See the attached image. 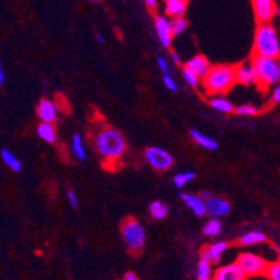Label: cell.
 <instances>
[{
	"mask_svg": "<svg viewBox=\"0 0 280 280\" xmlns=\"http://www.w3.org/2000/svg\"><path fill=\"white\" fill-rule=\"evenodd\" d=\"M94 147L105 163H115L126 153L127 143L118 129L104 125L95 133Z\"/></svg>",
	"mask_w": 280,
	"mask_h": 280,
	"instance_id": "6da1fadb",
	"label": "cell"
},
{
	"mask_svg": "<svg viewBox=\"0 0 280 280\" xmlns=\"http://www.w3.org/2000/svg\"><path fill=\"white\" fill-rule=\"evenodd\" d=\"M237 83L235 80V66L230 64H216L211 66L206 76L202 79L203 89L209 95H222L231 90Z\"/></svg>",
	"mask_w": 280,
	"mask_h": 280,
	"instance_id": "7a4b0ae2",
	"label": "cell"
},
{
	"mask_svg": "<svg viewBox=\"0 0 280 280\" xmlns=\"http://www.w3.org/2000/svg\"><path fill=\"white\" fill-rule=\"evenodd\" d=\"M254 55L262 58H279L280 41L277 32L269 23L259 24L255 31Z\"/></svg>",
	"mask_w": 280,
	"mask_h": 280,
	"instance_id": "3957f363",
	"label": "cell"
},
{
	"mask_svg": "<svg viewBox=\"0 0 280 280\" xmlns=\"http://www.w3.org/2000/svg\"><path fill=\"white\" fill-rule=\"evenodd\" d=\"M256 79L262 89H268L270 85L277 84L280 81V60L277 58H262V56H254L252 60Z\"/></svg>",
	"mask_w": 280,
	"mask_h": 280,
	"instance_id": "277c9868",
	"label": "cell"
},
{
	"mask_svg": "<svg viewBox=\"0 0 280 280\" xmlns=\"http://www.w3.org/2000/svg\"><path fill=\"white\" fill-rule=\"evenodd\" d=\"M121 231L126 248L132 254H140V251L146 243V233H144V228H143L142 224L138 220L129 217L122 223Z\"/></svg>",
	"mask_w": 280,
	"mask_h": 280,
	"instance_id": "5b68a950",
	"label": "cell"
},
{
	"mask_svg": "<svg viewBox=\"0 0 280 280\" xmlns=\"http://www.w3.org/2000/svg\"><path fill=\"white\" fill-rule=\"evenodd\" d=\"M238 266L244 270L247 277H258V276H265L268 262L262 256H259L252 252H241L238 255L237 261Z\"/></svg>",
	"mask_w": 280,
	"mask_h": 280,
	"instance_id": "8992f818",
	"label": "cell"
},
{
	"mask_svg": "<svg viewBox=\"0 0 280 280\" xmlns=\"http://www.w3.org/2000/svg\"><path fill=\"white\" fill-rule=\"evenodd\" d=\"M144 159L147 161V164L156 171L159 173H165L168 171L173 164H174V157L161 147L157 146H152L144 150Z\"/></svg>",
	"mask_w": 280,
	"mask_h": 280,
	"instance_id": "52a82bcc",
	"label": "cell"
},
{
	"mask_svg": "<svg viewBox=\"0 0 280 280\" xmlns=\"http://www.w3.org/2000/svg\"><path fill=\"white\" fill-rule=\"evenodd\" d=\"M256 21L259 24L269 23L277 11L276 0H251Z\"/></svg>",
	"mask_w": 280,
	"mask_h": 280,
	"instance_id": "ba28073f",
	"label": "cell"
},
{
	"mask_svg": "<svg viewBox=\"0 0 280 280\" xmlns=\"http://www.w3.org/2000/svg\"><path fill=\"white\" fill-rule=\"evenodd\" d=\"M211 280H247V275L238 266L237 262H233V264L219 266L213 272Z\"/></svg>",
	"mask_w": 280,
	"mask_h": 280,
	"instance_id": "9c48e42d",
	"label": "cell"
},
{
	"mask_svg": "<svg viewBox=\"0 0 280 280\" xmlns=\"http://www.w3.org/2000/svg\"><path fill=\"white\" fill-rule=\"evenodd\" d=\"M154 28H156V34L159 37L160 44L164 48L171 47L173 42V30H171V23L165 16H157L154 18Z\"/></svg>",
	"mask_w": 280,
	"mask_h": 280,
	"instance_id": "30bf717a",
	"label": "cell"
},
{
	"mask_svg": "<svg viewBox=\"0 0 280 280\" xmlns=\"http://www.w3.org/2000/svg\"><path fill=\"white\" fill-rule=\"evenodd\" d=\"M230 210H231L230 203L226 199L219 198V196H213L211 199H209L206 202L207 214L210 217H214V219H220V217L227 216Z\"/></svg>",
	"mask_w": 280,
	"mask_h": 280,
	"instance_id": "8fae6325",
	"label": "cell"
},
{
	"mask_svg": "<svg viewBox=\"0 0 280 280\" xmlns=\"http://www.w3.org/2000/svg\"><path fill=\"white\" fill-rule=\"evenodd\" d=\"M37 115L41 122H48V123H55L58 118V105L53 101L44 98L39 101L37 106Z\"/></svg>",
	"mask_w": 280,
	"mask_h": 280,
	"instance_id": "7c38bea8",
	"label": "cell"
},
{
	"mask_svg": "<svg viewBox=\"0 0 280 280\" xmlns=\"http://www.w3.org/2000/svg\"><path fill=\"white\" fill-rule=\"evenodd\" d=\"M181 201L189 207V210L195 214L196 217H203L206 214V202L202 199L199 195L193 193H181Z\"/></svg>",
	"mask_w": 280,
	"mask_h": 280,
	"instance_id": "4fadbf2b",
	"label": "cell"
},
{
	"mask_svg": "<svg viewBox=\"0 0 280 280\" xmlns=\"http://www.w3.org/2000/svg\"><path fill=\"white\" fill-rule=\"evenodd\" d=\"M210 68V62L203 55H196L193 58H190L188 62H185V69L190 70L192 73H195L201 80L206 76Z\"/></svg>",
	"mask_w": 280,
	"mask_h": 280,
	"instance_id": "5bb4252c",
	"label": "cell"
},
{
	"mask_svg": "<svg viewBox=\"0 0 280 280\" xmlns=\"http://www.w3.org/2000/svg\"><path fill=\"white\" fill-rule=\"evenodd\" d=\"M235 80L237 83H241L244 85L256 84V72L252 63H243L240 66H235Z\"/></svg>",
	"mask_w": 280,
	"mask_h": 280,
	"instance_id": "9a60e30c",
	"label": "cell"
},
{
	"mask_svg": "<svg viewBox=\"0 0 280 280\" xmlns=\"http://www.w3.org/2000/svg\"><path fill=\"white\" fill-rule=\"evenodd\" d=\"M213 270H211V261L206 252V248L202 249L198 269H196V279L198 280H211Z\"/></svg>",
	"mask_w": 280,
	"mask_h": 280,
	"instance_id": "2e32d148",
	"label": "cell"
},
{
	"mask_svg": "<svg viewBox=\"0 0 280 280\" xmlns=\"http://www.w3.org/2000/svg\"><path fill=\"white\" fill-rule=\"evenodd\" d=\"M190 138H192V140H193L196 144H199L201 147L206 148L209 152H214V150H217V147H219V144H217V142L214 139L210 138V136H207V135H203V133H201L199 131H196V129H192V131H190Z\"/></svg>",
	"mask_w": 280,
	"mask_h": 280,
	"instance_id": "e0dca14e",
	"label": "cell"
},
{
	"mask_svg": "<svg viewBox=\"0 0 280 280\" xmlns=\"http://www.w3.org/2000/svg\"><path fill=\"white\" fill-rule=\"evenodd\" d=\"M188 0H165V14L169 17H181L185 14Z\"/></svg>",
	"mask_w": 280,
	"mask_h": 280,
	"instance_id": "ac0fdd59",
	"label": "cell"
},
{
	"mask_svg": "<svg viewBox=\"0 0 280 280\" xmlns=\"http://www.w3.org/2000/svg\"><path fill=\"white\" fill-rule=\"evenodd\" d=\"M37 133L44 142L53 144L56 142V127L53 123H48V122H41L37 126Z\"/></svg>",
	"mask_w": 280,
	"mask_h": 280,
	"instance_id": "d6986e66",
	"label": "cell"
},
{
	"mask_svg": "<svg viewBox=\"0 0 280 280\" xmlns=\"http://www.w3.org/2000/svg\"><path fill=\"white\" fill-rule=\"evenodd\" d=\"M206 248V252L210 258L211 264H219L222 261L223 255L227 251L228 244L226 241H219V243H214L209 245V247H205Z\"/></svg>",
	"mask_w": 280,
	"mask_h": 280,
	"instance_id": "ffe728a7",
	"label": "cell"
},
{
	"mask_svg": "<svg viewBox=\"0 0 280 280\" xmlns=\"http://www.w3.org/2000/svg\"><path fill=\"white\" fill-rule=\"evenodd\" d=\"M0 156H2V161H3L11 171H14V173H20V171H21V161L17 159L16 156L11 153L9 148H2Z\"/></svg>",
	"mask_w": 280,
	"mask_h": 280,
	"instance_id": "44dd1931",
	"label": "cell"
},
{
	"mask_svg": "<svg viewBox=\"0 0 280 280\" xmlns=\"http://www.w3.org/2000/svg\"><path fill=\"white\" fill-rule=\"evenodd\" d=\"M266 241V235L261 231H249V233L243 234L240 237L238 243L244 245V247H251V245H258Z\"/></svg>",
	"mask_w": 280,
	"mask_h": 280,
	"instance_id": "7402d4cb",
	"label": "cell"
},
{
	"mask_svg": "<svg viewBox=\"0 0 280 280\" xmlns=\"http://www.w3.org/2000/svg\"><path fill=\"white\" fill-rule=\"evenodd\" d=\"M70 150H72V154L74 157L80 161H84L87 159V153H85L84 144H83V139L80 136L79 133H74L73 139H72V143H70Z\"/></svg>",
	"mask_w": 280,
	"mask_h": 280,
	"instance_id": "603a6c76",
	"label": "cell"
},
{
	"mask_svg": "<svg viewBox=\"0 0 280 280\" xmlns=\"http://www.w3.org/2000/svg\"><path fill=\"white\" fill-rule=\"evenodd\" d=\"M209 104L213 110H216V111L222 112V114H231L235 110V106L230 102L226 98H223V97H213L210 101H209Z\"/></svg>",
	"mask_w": 280,
	"mask_h": 280,
	"instance_id": "cb8c5ba5",
	"label": "cell"
},
{
	"mask_svg": "<svg viewBox=\"0 0 280 280\" xmlns=\"http://www.w3.org/2000/svg\"><path fill=\"white\" fill-rule=\"evenodd\" d=\"M148 213L156 220H164L165 217L168 216V206L165 203H163V202L154 201L148 206Z\"/></svg>",
	"mask_w": 280,
	"mask_h": 280,
	"instance_id": "d4e9b609",
	"label": "cell"
},
{
	"mask_svg": "<svg viewBox=\"0 0 280 280\" xmlns=\"http://www.w3.org/2000/svg\"><path fill=\"white\" fill-rule=\"evenodd\" d=\"M222 231V223L214 217H211L210 220H207L203 226V234L206 237H216Z\"/></svg>",
	"mask_w": 280,
	"mask_h": 280,
	"instance_id": "484cf974",
	"label": "cell"
},
{
	"mask_svg": "<svg viewBox=\"0 0 280 280\" xmlns=\"http://www.w3.org/2000/svg\"><path fill=\"white\" fill-rule=\"evenodd\" d=\"M169 23H171V30H173L174 37H178L181 34H184L186 31V28H188V21H186V18L184 16L173 17Z\"/></svg>",
	"mask_w": 280,
	"mask_h": 280,
	"instance_id": "4316f807",
	"label": "cell"
},
{
	"mask_svg": "<svg viewBox=\"0 0 280 280\" xmlns=\"http://www.w3.org/2000/svg\"><path fill=\"white\" fill-rule=\"evenodd\" d=\"M195 177L196 173H193V171H185V173H178L173 181H174V185L181 189V188H184V186L195 180Z\"/></svg>",
	"mask_w": 280,
	"mask_h": 280,
	"instance_id": "83f0119b",
	"label": "cell"
},
{
	"mask_svg": "<svg viewBox=\"0 0 280 280\" xmlns=\"http://www.w3.org/2000/svg\"><path fill=\"white\" fill-rule=\"evenodd\" d=\"M265 276L269 280H280V261L268 265Z\"/></svg>",
	"mask_w": 280,
	"mask_h": 280,
	"instance_id": "f1b7e54d",
	"label": "cell"
},
{
	"mask_svg": "<svg viewBox=\"0 0 280 280\" xmlns=\"http://www.w3.org/2000/svg\"><path fill=\"white\" fill-rule=\"evenodd\" d=\"M235 114L238 115H243V117H252V115H256L259 112V110L252 104H244V105L237 106L235 110H234Z\"/></svg>",
	"mask_w": 280,
	"mask_h": 280,
	"instance_id": "f546056e",
	"label": "cell"
},
{
	"mask_svg": "<svg viewBox=\"0 0 280 280\" xmlns=\"http://www.w3.org/2000/svg\"><path fill=\"white\" fill-rule=\"evenodd\" d=\"M182 77H184V80H185L186 83H188L190 87H193V89H196V87L199 85V81H201V79H199L195 73H192L190 70L185 69V68L182 70Z\"/></svg>",
	"mask_w": 280,
	"mask_h": 280,
	"instance_id": "4dcf8cb0",
	"label": "cell"
},
{
	"mask_svg": "<svg viewBox=\"0 0 280 280\" xmlns=\"http://www.w3.org/2000/svg\"><path fill=\"white\" fill-rule=\"evenodd\" d=\"M163 84L165 85L169 91H173V93H175V91L178 90V85L175 83V80L173 79L168 73L163 74Z\"/></svg>",
	"mask_w": 280,
	"mask_h": 280,
	"instance_id": "1f68e13d",
	"label": "cell"
},
{
	"mask_svg": "<svg viewBox=\"0 0 280 280\" xmlns=\"http://www.w3.org/2000/svg\"><path fill=\"white\" fill-rule=\"evenodd\" d=\"M66 196H68V201H69L70 206L73 207V209H77L79 207V199H77V195H76L74 189L69 188L68 192H66Z\"/></svg>",
	"mask_w": 280,
	"mask_h": 280,
	"instance_id": "d6a6232c",
	"label": "cell"
},
{
	"mask_svg": "<svg viewBox=\"0 0 280 280\" xmlns=\"http://www.w3.org/2000/svg\"><path fill=\"white\" fill-rule=\"evenodd\" d=\"M157 64H159V69L163 72V74L168 73L169 68H168V62H167V59L163 58V56H159V58H157Z\"/></svg>",
	"mask_w": 280,
	"mask_h": 280,
	"instance_id": "836d02e7",
	"label": "cell"
},
{
	"mask_svg": "<svg viewBox=\"0 0 280 280\" xmlns=\"http://www.w3.org/2000/svg\"><path fill=\"white\" fill-rule=\"evenodd\" d=\"M272 102H273V104H279L280 102V81L275 87L273 93H272Z\"/></svg>",
	"mask_w": 280,
	"mask_h": 280,
	"instance_id": "e575fe53",
	"label": "cell"
},
{
	"mask_svg": "<svg viewBox=\"0 0 280 280\" xmlns=\"http://www.w3.org/2000/svg\"><path fill=\"white\" fill-rule=\"evenodd\" d=\"M199 196H201L202 199H203L205 202H207L209 199H211V198H213L211 192H209V190H203V192H201V193H199Z\"/></svg>",
	"mask_w": 280,
	"mask_h": 280,
	"instance_id": "d590c367",
	"label": "cell"
},
{
	"mask_svg": "<svg viewBox=\"0 0 280 280\" xmlns=\"http://www.w3.org/2000/svg\"><path fill=\"white\" fill-rule=\"evenodd\" d=\"M122 280H140V279H139L138 276L135 275L133 272H126V273L123 275V279Z\"/></svg>",
	"mask_w": 280,
	"mask_h": 280,
	"instance_id": "8d00e7d4",
	"label": "cell"
},
{
	"mask_svg": "<svg viewBox=\"0 0 280 280\" xmlns=\"http://www.w3.org/2000/svg\"><path fill=\"white\" fill-rule=\"evenodd\" d=\"M6 80V72L5 68H3V63H2V60H0V84H3Z\"/></svg>",
	"mask_w": 280,
	"mask_h": 280,
	"instance_id": "74e56055",
	"label": "cell"
},
{
	"mask_svg": "<svg viewBox=\"0 0 280 280\" xmlns=\"http://www.w3.org/2000/svg\"><path fill=\"white\" fill-rule=\"evenodd\" d=\"M144 3H146V6L150 10H154L157 7V0H144Z\"/></svg>",
	"mask_w": 280,
	"mask_h": 280,
	"instance_id": "f35d334b",
	"label": "cell"
},
{
	"mask_svg": "<svg viewBox=\"0 0 280 280\" xmlns=\"http://www.w3.org/2000/svg\"><path fill=\"white\" fill-rule=\"evenodd\" d=\"M171 60L174 62L175 64H180L181 63V58H180V55L177 52H173L171 53Z\"/></svg>",
	"mask_w": 280,
	"mask_h": 280,
	"instance_id": "ab89813d",
	"label": "cell"
},
{
	"mask_svg": "<svg viewBox=\"0 0 280 280\" xmlns=\"http://www.w3.org/2000/svg\"><path fill=\"white\" fill-rule=\"evenodd\" d=\"M95 37H97V41H98L100 44L105 42V39H104V35H102V34H100V32H97V34H95Z\"/></svg>",
	"mask_w": 280,
	"mask_h": 280,
	"instance_id": "60d3db41",
	"label": "cell"
},
{
	"mask_svg": "<svg viewBox=\"0 0 280 280\" xmlns=\"http://www.w3.org/2000/svg\"><path fill=\"white\" fill-rule=\"evenodd\" d=\"M90 2H93V3H100L101 0H90Z\"/></svg>",
	"mask_w": 280,
	"mask_h": 280,
	"instance_id": "b9f144b4",
	"label": "cell"
},
{
	"mask_svg": "<svg viewBox=\"0 0 280 280\" xmlns=\"http://www.w3.org/2000/svg\"><path fill=\"white\" fill-rule=\"evenodd\" d=\"M276 13H277V14H279V17H280V6L277 7V11H276Z\"/></svg>",
	"mask_w": 280,
	"mask_h": 280,
	"instance_id": "7bdbcfd3",
	"label": "cell"
}]
</instances>
